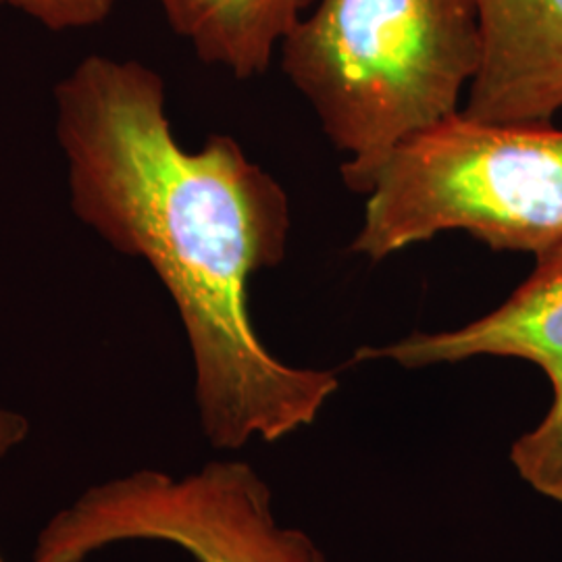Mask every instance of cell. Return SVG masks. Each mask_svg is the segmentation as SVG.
<instances>
[{"instance_id":"6da1fadb","label":"cell","mask_w":562,"mask_h":562,"mask_svg":"<svg viewBox=\"0 0 562 562\" xmlns=\"http://www.w3.org/2000/svg\"><path fill=\"white\" fill-rule=\"evenodd\" d=\"M55 104L71 211L113 250L148 262L171 296L209 443L278 442L315 422L338 375L273 357L248 308L252 278L288 252L280 181L229 136L186 150L165 81L140 60L86 57L57 83Z\"/></svg>"},{"instance_id":"7a4b0ae2","label":"cell","mask_w":562,"mask_h":562,"mask_svg":"<svg viewBox=\"0 0 562 562\" xmlns=\"http://www.w3.org/2000/svg\"><path fill=\"white\" fill-rule=\"evenodd\" d=\"M341 171L461 111L482 60L475 0H317L280 46Z\"/></svg>"},{"instance_id":"3957f363","label":"cell","mask_w":562,"mask_h":562,"mask_svg":"<svg viewBox=\"0 0 562 562\" xmlns=\"http://www.w3.org/2000/svg\"><path fill=\"white\" fill-rule=\"evenodd\" d=\"M341 180L367 196L350 250L371 261L457 229L536 257L562 240V130L550 123L457 111Z\"/></svg>"},{"instance_id":"277c9868","label":"cell","mask_w":562,"mask_h":562,"mask_svg":"<svg viewBox=\"0 0 562 562\" xmlns=\"http://www.w3.org/2000/svg\"><path fill=\"white\" fill-rule=\"evenodd\" d=\"M132 542L169 543L196 562H327L308 533L281 527L269 485L244 461L92 483L42 525L30 562H88Z\"/></svg>"},{"instance_id":"5b68a950","label":"cell","mask_w":562,"mask_h":562,"mask_svg":"<svg viewBox=\"0 0 562 562\" xmlns=\"http://www.w3.org/2000/svg\"><path fill=\"white\" fill-rule=\"evenodd\" d=\"M529 278L494 308L459 329L411 334L387 346H364L357 361H394L406 369L475 357L533 362L552 385L542 423L510 448L521 480L546 498L562 503V240L536 257Z\"/></svg>"},{"instance_id":"8992f818","label":"cell","mask_w":562,"mask_h":562,"mask_svg":"<svg viewBox=\"0 0 562 562\" xmlns=\"http://www.w3.org/2000/svg\"><path fill=\"white\" fill-rule=\"evenodd\" d=\"M482 60L462 113L546 125L562 109V0H475Z\"/></svg>"},{"instance_id":"52a82bcc","label":"cell","mask_w":562,"mask_h":562,"mask_svg":"<svg viewBox=\"0 0 562 562\" xmlns=\"http://www.w3.org/2000/svg\"><path fill=\"white\" fill-rule=\"evenodd\" d=\"M196 57L238 80L262 76L317 0H157Z\"/></svg>"},{"instance_id":"ba28073f","label":"cell","mask_w":562,"mask_h":562,"mask_svg":"<svg viewBox=\"0 0 562 562\" xmlns=\"http://www.w3.org/2000/svg\"><path fill=\"white\" fill-rule=\"evenodd\" d=\"M46 30L67 32L101 25L117 0H7Z\"/></svg>"},{"instance_id":"9c48e42d","label":"cell","mask_w":562,"mask_h":562,"mask_svg":"<svg viewBox=\"0 0 562 562\" xmlns=\"http://www.w3.org/2000/svg\"><path fill=\"white\" fill-rule=\"evenodd\" d=\"M32 434L30 419L13 408L0 406V462L9 459Z\"/></svg>"},{"instance_id":"30bf717a","label":"cell","mask_w":562,"mask_h":562,"mask_svg":"<svg viewBox=\"0 0 562 562\" xmlns=\"http://www.w3.org/2000/svg\"><path fill=\"white\" fill-rule=\"evenodd\" d=\"M0 562H7V559H4V557H2V552H0Z\"/></svg>"},{"instance_id":"8fae6325","label":"cell","mask_w":562,"mask_h":562,"mask_svg":"<svg viewBox=\"0 0 562 562\" xmlns=\"http://www.w3.org/2000/svg\"><path fill=\"white\" fill-rule=\"evenodd\" d=\"M2 2H4V0H0V4H2Z\"/></svg>"}]
</instances>
